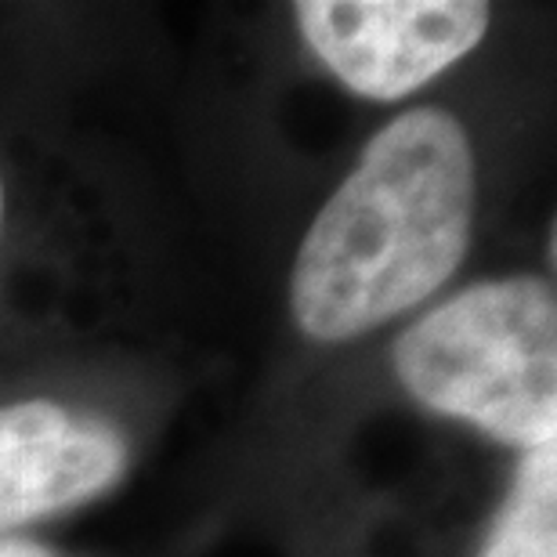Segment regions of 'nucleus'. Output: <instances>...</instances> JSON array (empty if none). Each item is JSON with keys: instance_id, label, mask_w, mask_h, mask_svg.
I'll return each instance as SVG.
<instances>
[{"instance_id": "nucleus-4", "label": "nucleus", "mask_w": 557, "mask_h": 557, "mask_svg": "<svg viewBox=\"0 0 557 557\" xmlns=\"http://www.w3.org/2000/svg\"><path fill=\"white\" fill-rule=\"evenodd\" d=\"M127 471V442L109 423L59 403L0 409V532L106 493Z\"/></svg>"}, {"instance_id": "nucleus-3", "label": "nucleus", "mask_w": 557, "mask_h": 557, "mask_svg": "<svg viewBox=\"0 0 557 557\" xmlns=\"http://www.w3.org/2000/svg\"><path fill=\"white\" fill-rule=\"evenodd\" d=\"M297 22L311 51L355 95L395 102L482 44L478 0H305Z\"/></svg>"}, {"instance_id": "nucleus-1", "label": "nucleus", "mask_w": 557, "mask_h": 557, "mask_svg": "<svg viewBox=\"0 0 557 557\" xmlns=\"http://www.w3.org/2000/svg\"><path fill=\"white\" fill-rule=\"evenodd\" d=\"M474 218V156L442 109H409L366 145L311 221L289 305L311 341H351L428 300L460 269Z\"/></svg>"}, {"instance_id": "nucleus-6", "label": "nucleus", "mask_w": 557, "mask_h": 557, "mask_svg": "<svg viewBox=\"0 0 557 557\" xmlns=\"http://www.w3.org/2000/svg\"><path fill=\"white\" fill-rule=\"evenodd\" d=\"M0 557H54V554L29 540H0Z\"/></svg>"}, {"instance_id": "nucleus-2", "label": "nucleus", "mask_w": 557, "mask_h": 557, "mask_svg": "<svg viewBox=\"0 0 557 557\" xmlns=\"http://www.w3.org/2000/svg\"><path fill=\"white\" fill-rule=\"evenodd\" d=\"M395 373L420 406L504 445L557 442L554 286L515 275L463 289L398 337Z\"/></svg>"}, {"instance_id": "nucleus-5", "label": "nucleus", "mask_w": 557, "mask_h": 557, "mask_svg": "<svg viewBox=\"0 0 557 557\" xmlns=\"http://www.w3.org/2000/svg\"><path fill=\"white\" fill-rule=\"evenodd\" d=\"M482 557H557V442L521 456Z\"/></svg>"}, {"instance_id": "nucleus-7", "label": "nucleus", "mask_w": 557, "mask_h": 557, "mask_svg": "<svg viewBox=\"0 0 557 557\" xmlns=\"http://www.w3.org/2000/svg\"><path fill=\"white\" fill-rule=\"evenodd\" d=\"M0 210H4V193H0Z\"/></svg>"}]
</instances>
